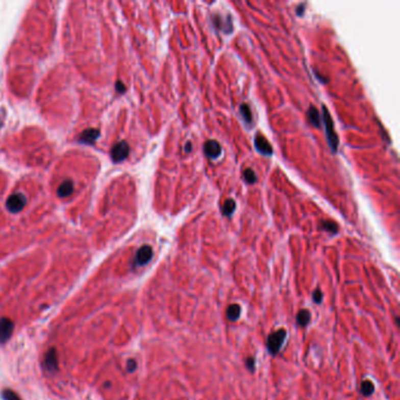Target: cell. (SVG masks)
Instances as JSON below:
<instances>
[{
	"label": "cell",
	"mask_w": 400,
	"mask_h": 400,
	"mask_svg": "<svg viewBox=\"0 0 400 400\" xmlns=\"http://www.w3.org/2000/svg\"><path fill=\"white\" fill-rule=\"evenodd\" d=\"M321 111H323V121H324V124H325V133H327V139H328V143L330 148L332 149V152H337V149H338V144H339V141H338V136L335 133V127H333V121L331 119V115L329 111L325 107L321 108Z\"/></svg>",
	"instance_id": "1"
},
{
	"label": "cell",
	"mask_w": 400,
	"mask_h": 400,
	"mask_svg": "<svg viewBox=\"0 0 400 400\" xmlns=\"http://www.w3.org/2000/svg\"><path fill=\"white\" fill-rule=\"evenodd\" d=\"M27 205V197L21 193L12 194L6 201V208L7 210L12 214H18L26 207Z\"/></svg>",
	"instance_id": "2"
},
{
	"label": "cell",
	"mask_w": 400,
	"mask_h": 400,
	"mask_svg": "<svg viewBox=\"0 0 400 400\" xmlns=\"http://www.w3.org/2000/svg\"><path fill=\"white\" fill-rule=\"evenodd\" d=\"M285 337H286V332H285L284 329H281V330L274 331L273 333H271V335L269 336L268 348L272 355H276L277 352L280 351L281 346L283 345L284 340H285Z\"/></svg>",
	"instance_id": "3"
},
{
	"label": "cell",
	"mask_w": 400,
	"mask_h": 400,
	"mask_svg": "<svg viewBox=\"0 0 400 400\" xmlns=\"http://www.w3.org/2000/svg\"><path fill=\"white\" fill-rule=\"evenodd\" d=\"M129 155V144L126 141L117 142L111 151V158L114 163H120L127 159Z\"/></svg>",
	"instance_id": "4"
},
{
	"label": "cell",
	"mask_w": 400,
	"mask_h": 400,
	"mask_svg": "<svg viewBox=\"0 0 400 400\" xmlns=\"http://www.w3.org/2000/svg\"><path fill=\"white\" fill-rule=\"evenodd\" d=\"M153 257V249L149 245H143L137 250L136 256H135V265L136 266H142L149 263V261L152 260Z\"/></svg>",
	"instance_id": "5"
},
{
	"label": "cell",
	"mask_w": 400,
	"mask_h": 400,
	"mask_svg": "<svg viewBox=\"0 0 400 400\" xmlns=\"http://www.w3.org/2000/svg\"><path fill=\"white\" fill-rule=\"evenodd\" d=\"M14 324L13 321L9 318L0 319V343H5L10 339L13 332Z\"/></svg>",
	"instance_id": "6"
},
{
	"label": "cell",
	"mask_w": 400,
	"mask_h": 400,
	"mask_svg": "<svg viewBox=\"0 0 400 400\" xmlns=\"http://www.w3.org/2000/svg\"><path fill=\"white\" fill-rule=\"evenodd\" d=\"M205 154L209 159L216 160L222 154V148L217 141L215 140H208L205 143Z\"/></svg>",
	"instance_id": "7"
},
{
	"label": "cell",
	"mask_w": 400,
	"mask_h": 400,
	"mask_svg": "<svg viewBox=\"0 0 400 400\" xmlns=\"http://www.w3.org/2000/svg\"><path fill=\"white\" fill-rule=\"evenodd\" d=\"M255 147H256L257 152L261 153L262 155H265V156L272 155L271 144L268 142V140H266L263 135L257 134L255 136Z\"/></svg>",
	"instance_id": "8"
},
{
	"label": "cell",
	"mask_w": 400,
	"mask_h": 400,
	"mask_svg": "<svg viewBox=\"0 0 400 400\" xmlns=\"http://www.w3.org/2000/svg\"><path fill=\"white\" fill-rule=\"evenodd\" d=\"M100 131L95 128H88L84 131L79 136V142L84 144H94L95 141L99 139Z\"/></svg>",
	"instance_id": "9"
},
{
	"label": "cell",
	"mask_w": 400,
	"mask_h": 400,
	"mask_svg": "<svg viewBox=\"0 0 400 400\" xmlns=\"http://www.w3.org/2000/svg\"><path fill=\"white\" fill-rule=\"evenodd\" d=\"M44 364H45V367L47 371L49 372H54L58 368V356H57V352L54 348H51L49 351H47V354L45 356V360H44Z\"/></svg>",
	"instance_id": "10"
},
{
	"label": "cell",
	"mask_w": 400,
	"mask_h": 400,
	"mask_svg": "<svg viewBox=\"0 0 400 400\" xmlns=\"http://www.w3.org/2000/svg\"><path fill=\"white\" fill-rule=\"evenodd\" d=\"M74 191V183L72 180H66V181L62 182L60 186L58 188V191L57 194L60 198H65V197H68L73 194Z\"/></svg>",
	"instance_id": "11"
},
{
	"label": "cell",
	"mask_w": 400,
	"mask_h": 400,
	"mask_svg": "<svg viewBox=\"0 0 400 400\" xmlns=\"http://www.w3.org/2000/svg\"><path fill=\"white\" fill-rule=\"evenodd\" d=\"M308 117H309V121H310V122H311L312 126L320 127V122H321L320 114H319V112L317 111L315 107H313V106H311V107L309 108Z\"/></svg>",
	"instance_id": "12"
},
{
	"label": "cell",
	"mask_w": 400,
	"mask_h": 400,
	"mask_svg": "<svg viewBox=\"0 0 400 400\" xmlns=\"http://www.w3.org/2000/svg\"><path fill=\"white\" fill-rule=\"evenodd\" d=\"M240 315H241V307L238 304H231L228 308V310H227V316H228V318L233 321L240 318Z\"/></svg>",
	"instance_id": "13"
},
{
	"label": "cell",
	"mask_w": 400,
	"mask_h": 400,
	"mask_svg": "<svg viewBox=\"0 0 400 400\" xmlns=\"http://www.w3.org/2000/svg\"><path fill=\"white\" fill-rule=\"evenodd\" d=\"M213 21H214L215 27H217V29L222 30L223 32H226V33L233 32V26L226 25L224 21H223V18L221 17V15H214Z\"/></svg>",
	"instance_id": "14"
},
{
	"label": "cell",
	"mask_w": 400,
	"mask_h": 400,
	"mask_svg": "<svg viewBox=\"0 0 400 400\" xmlns=\"http://www.w3.org/2000/svg\"><path fill=\"white\" fill-rule=\"evenodd\" d=\"M240 112H241V115L243 117V120L245 121V123L252 124L253 123V114H252V111H250L249 106L245 105V104H243L240 107Z\"/></svg>",
	"instance_id": "15"
},
{
	"label": "cell",
	"mask_w": 400,
	"mask_h": 400,
	"mask_svg": "<svg viewBox=\"0 0 400 400\" xmlns=\"http://www.w3.org/2000/svg\"><path fill=\"white\" fill-rule=\"evenodd\" d=\"M235 209H236V202H235L234 199H227L224 205H223L222 211L226 216H230V215L235 211Z\"/></svg>",
	"instance_id": "16"
},
{
	"label": "cell",
	"mask_w": 400,
	"mask_h": 400,
	"mask_svg": "<svg viewBox=\"0 0 400 400\" xmlns=\"http://www.w3.org/2000/svg\"><path fill=\"white\" fill-rule=\"evenodd\" d=\"M360 391H362V393L365 395V397H368V395H371L374 391L373 384H372L370 380H364L362 385H360Z\"/></svg>",
	"instance_id": "17"
},
{
	"label": "cell",
	"mask_w": 400,
	"mask_h": 400,
	"mask_svg": "<svg viewBox=\"0 0 400 400\" xmlns=\"http://www.w3.org/2000/svg\"><path fill=\"white\" fill-rule=\"evenodd\" d=\"M297 321L301 327H305L309 324L310 321V312L308 310H301L299 313L297 315Z\"/></svg>",
	"instance_id": "18"
},
{
	"label": "cell",
	"mask_w": 400,
	"mask_h": 400,
	"mask_svg": "<svg viewBox=\"0 0 400 400\" xmlns=\"http://www.w3.org/2000/svg\"><path fill=\"white\" fill-rule=\"evenodd\" d=\"M321 228H323L324 230H327V231H330V233H332V234H336L337 231H338V226L336 224L335 222H332V221H321Z\"/></svg>",
	"instance_id": "19"
},
{
	"label": "cell",
	"mask_w": 400,
	"mask_h": 400,
	"mask_svg": "<svg viewBox=\"0 0 400 400\" xmlns=\"http://www.w3.org/2000/svg\"><path fill=\"white\" fill-rule=\"evenodd\" d=\"M243 176H244V180L246 181V183L253 184V183H255V182L257 181L256 172H255L253 169H250V168H248V169L244 171V174H243Z\"/></svg>",
	"instance_id": "20"
},
{
	"label": "cell",
	"mask_w": 400,
	"mask_h": 400,
	"mask_svg": "<svg viewBox=\"0 0 400 400\" xmlns=\"http://www.w3.org/2000/svg\"><path fill=\"white\" fill-rule=\"evenodd\" d=\"M3 398L5 400H21L20 397L12 390H4L3 391Z\"/></svg>",
	"instance_id": "21"
},
{
	"label": "cell",
	"mask_w": 400,
	"mask_h": 400,
	"mask_svg": "<svg viewBox=\"0 0 400 400\" xmlns=\"http://www.w3.org/2000/svg\"><path fill=\"white\" fill-rule=\"evenodd\" d=\"M313 301L315 302H317V303H320L321 302V292H320V290H315V291H313Z\"/></svg>",
	"instance_id": "22"
},
{
	"label": "cell",
	"mask_w": 400,
	"mask_h": 400,
	"mask_svg": "<svg viewBox=\"0 0 400 400\" xmlns=\"http://www.w3.org/2000/svg\"><path fill=\"white\" fill-rule=\"evenodd\" d=\"M136 368V362L134 359H131L128 360V364H127V370L129 372H133Z\"/></svg>",
	"instance_id": "23"
},
{
	"label": "cell",
	"mask_w": 400,
	"mask_h": 400,
	"mask_svg": "<svg viewBox=\"0 0 400 400\" xmlns=\"http://www.w3.org/2000/svg\"><path fill=\"white\" fill-rule=\"evenodd\" d=\"M116 91L119 93H124L126 91V87H124V84H122L121 81H117L116 82Z\"/></svg>",
	"instance_id": "24"
},
{
	"label": "cell",
	"mask_w": 400,
	"mask_h": 400,
	"mask_svg": "<svg viewBox=\"0 0 400 400\" xmlns=\"http://www.w3.org/2000/svg\"><path fill=\"white\" fill-rule=\"evenodd\" d=\"M246 366H248V368L250 371H253L254 368H255V359L254 358H248L246 359Z\"/></svg>",
	"instance_id": "25"
},
{
	"label": "cell",
	"mask_w": 400,
	"mask_h": 400,
	"mask_svg": "<svg viewBox=\"0 0 400 400\" xmlns=\"http://www.w3.org/2000/svg\"><path fill=\"white\" fill-rule=\"evenodd\" d=\"M184 152H186V153H190L191 152V143L190 142H188L186 144V147H184Z\"/></svg>",
	"instance_id": "26"
},
{
	"label": "cell",
	"mask_w": 400,
	"mask_h": 400,
	"mask_svg": "<svg viewBox=\"0 0 400 400\" xmlns=\"http://www.w3.org/2000/svg\"><path fill=\"white\" fill-rule=\"evenodd\" d=\"M304 6H305V5L303 4V5H301L299 7H298V11H297V12H298V15H303V9H304Z\"/></svg>",
	"instance_id": "27"
}]
</instances>
